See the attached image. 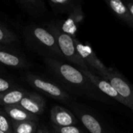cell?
<instances>
[{
	"label": "cell",
	"instance_id": "30bf717a",
	"mask_svg": "<svg viewBox=\"0 0 133 133\" xmlns=\"http://www.w3.org/2000/svg\"><path fill=\"white\" fill-rule=\"evenodd\" d=\"M50 119L53 125L59 127L74 125L78 123V119L70 111L57 105L52 108Z\"/></svg>",
	"mask_w": 133,
	"mask_h": 133
},
{
	"label": "cell",
	"instance_id": "ffe728a7",
	"mask_svg": "<svg viewBox=\"0 0 133 133\" xmlns=\"http://www.w3.org/2000/svg\"><path fill=\"white\" fill-rule=\"evenodd\" d=\"M0 130L5 133H14L11 120L4 110L0 108Z\"/></svg>",
	"mask_w": 133,
	"mask_h": 133
},
{
	"label": "cell",
	"instance_id": "6da1fadb",
	"mask_svg": "<svg viewBox=\"0 0 133 133\" xmlns=\"http://www.w3.org/2000/svg\"><path fill=\"white\" fill-rule=\"evenodd\" d=\"M44 62L49 71L71 90L89 98L98 101L105 99L101 92L82 73L79 68L51 58H45Z\"/></svg>",
	"mask_w": 133,
	"mask_h": 133
},
{
	"label": "cell",
	"instance_id": "7402d4cb",
	"mask_svg": "<svg viewBox=\"0 0 133 133\" xmlns=\"http://www.w3.org/2000/svg\"><path fill=\"white\" fill-rule=\"evenodd\" d=\"M13 88V84L11 81L0 77V94L5 93Z\"/></svg>",
	"mask_w": 133,
	"mask_h": 133
},
{
	"label": "cell",
	"instance_id": "484cf974",
	"mask_svg": "<svg viewBox=\"0 0 133 133\" xmlns=\"http://www.w3.org/2000/svg\"><path fill=\"white\" fill-rule=\"evenodd\" d=\"M0 133H5V132H2V131H1V130H0Z\"/></svg>",
	"mask_w": 133,
	"mask_h": 133
},
{
	"label": "cell",
	"instance_id": "3957f363",
	"mask_svg": "<svg viewBox=\"0 0 133 133\" xmlns=\"http://www.w3.org/2000/svg\"><path fill=\"white\" fill-rule=\"evenodd\" d=\"M46 28L55 37L58 47L65 60H67L68 62L77 65L78 68L89 70L88 65L85 63V62L82 60L77 51L74 37L62 31L56 23H49L47 24Z\"/></svg>",
	"mask_w": 133,
	"mask_h": 133
},
{
	"label": "cell",
	"instance_id": "7c38bea8",
	"mask_svg": "<svg viewBox=\"0 0 133 133\" xmlns=\"http://www.w3.org/2000/svg\"><path fill=\"white\" fill-rule=\"evenodd\" d=\"M84 19V14L81 5H77V7L69 13V16L67 18L65 21L62 23V25H59L56 23L60 29L64 33L69 34L72 37H75V33L78 30V27L79 24L82 22Z\"/></svg>",
	"mask_w": 133,
	"mask_h": 133
},
{
	"label": "cell",
	"instance_id": "d6986e66",
	"mask_svg": "<svg viewBox=\"0 0 133 133\" xmlns=\"http://www.w3.org/2000/svg\"><path fill=\"white\" fill-rule=\"evenodd\" d=\"M17 41V37L0 23V44H9Z\"/></svg>",
	"mask_w": 133,
	"mask_h": 133
},
{
	"label": "cell",
	"instance_id": "ba28073f",
	"mask_svg": "<svg viewBox=\"0 0 133 133\" xmlns=\"http://www.w3.org/2000/svg\"><path fill=\"white\" fill-rule=\"evenodd\" d=\"M0 65L9 68H25L28 65L26 58L19 52L0 44Z\"/></svg>",
	"mask_w": 133,
	"mask_h": 133
},
{
	"label": "cell",
	"instance_id": "2e32d148",
	"mask_svg": "<svg viewBox=\"0 0 133 133\" xmlns=\"http://www.w3.org/2000/svg\"><path fill=\"white\" fill-rule=\"evenodd\" d=\"M28 93L22 89L13 88L5 93L0 94V106H14L18 105L21 100Z\"/></svg>",
	"mask_w": 133,
	"mask_h": 133
},
{
	"label": "cell",
	"instance_id": "277c9868",
	"mask_svg": "<svg viewBox=\"0 0 133 133\" xmlns=\"http://www.w3.org/2000/svg\"><path fill=\"white\" fill-rule=\"evenodd\" d=\"M26 80L33 88L56 101L63 103H69L72 101L71 96L65 90L56 83L46 80L40 76L28 74L26 76Z\"/></svg>",
	"mask_w": 133,
	"mask_h": 133
},
{
	"label": "cell",
	"instance_id": "4fadbf2b",
	"mask_svg": "<svg viewBox=\"0 0 133 133\" xmlns=\"http://www.w3.org/2000/svg\"><path fill=\"white\" fill-rule=\"evenodd\" d=\"M106 2L120 19L133 29V16L126 5L120 0H109L106 1Z\"/></svg>",
	"mask_w": 133,
	"mask_h": 133
},
{
	"label": "cell",
	"instance_id": "9a60e30c",
	"mask_svg": "<svg viewBox=\"0 0 133 133\" xmlns=\"http://www.w3.org/2000/svg\"><path fill=\"white\" fill-rule=\"evenodd\" d=\"M20 6L33 17H40L46 12V6L42 0H16Z\"/></svg>",
	"mask_w": 133,
	"mask_h": 133
},
{
	"label": "cell",
	"instance_id": "4316f807",
	"mask_svg": "<svg viewBox=\"0 0 133 133\" xmlns=\"http://www.w3.org/2000/svg\"><path fill=\"white\" fill-rule=\"evenodd\" d=\"M132 110H133V109H132Z\"/></svg>",
	"mask_w": 133,
	"mask_h": 133
},
{
	"label": "cell",
	"instance_id": "7a4b0ae2",
	"mask_svg": "<svg viewBox=\"0 0 133 133\" xmlns=\"http://www.w3.org/2000/svg\"><path fill=\"white\" fill-rule=\"evenodd\" d=\"M27 44L45 58L64 59L55 37L47 29L38 25H31L24 30Z\"/></svg>",
	"mask_w": 133,
	"mask_h": 133
},
{
	"label": "cell",
	"instance_id": "e0dca14e",
	"mask_svg": "<svg viewBox=\"0 0 133 133\" xmlns=\"http://www.w3.org/2000/svg\"><path fill=\"white\" fill-rule=\"evenodd\" d=\"M49 4L56 14H69L77 7L74 0H49Z\"/></svg>",
	"mask_w": 133,
	"mask_h": 133
},
{
	"label": "cell",
	"instance_id": "ac0fdd59",
	"mask_svg": "<svg viewBox=\"0 0 133 133\" xmlns=\"http://www.w3.org/2000/svg\"><path fill=\"white\" fill-rule=\"evenodd\" d=\"M13 129L14 133H36L38 130L37 122L27 121L15 122H13Z\"/></svg>",
	"mask_w": 133,
	"mask_h": 133
},
{
	"label": "cell",
	"instance_id": "603a6c76",
	"mask_svg": "<svg viewBox=\"0 0 133 133\" xmlns=\"http://www.w3.org/2000/svg\"><path fill=\"white\" fill-rule=\"evenodd\" d=\"M126 5H127V7L129 8V11L131 12L132 15L133 16V2H128V3H127Z\"/></svg>",
	"mask_w": 133,
	"mask_h": 133
},
{
	"label": "cell",
	"instance_id": "d4e9b609",
	"mask_svg": "<svg viewBox=\"0 0 133 133\" xmlns=\"http://www.w3.org/2000/svg\"><path fill=\"white\" fill-rule=\"evenodd\" d=\"M50 132H51V133H58L57 132H56V131H55L54 129H51V131H50Z\"/></svg>",
	"mask_w": 133,
	"mask_h": 133
},
{
	"label": "cell",
	"instance_id": "52a82bcc",
	"mask_svg": "<svg viewBox=\"0 0 133 133\" xmlns=\"http://www.w3.org/2000/svg\"><path fill=\"white\" fill-rule=\"evenodd\" d=\"M79 69H81L82 73L92 82V83L101 93H103L107 96L116 100L117 101H118L121 104H124L125 106L128 107L126 101L118 94V92L114 90V88L111 86V84L107 80L104 79L100 76L94 73L93 72H92L89 69H82V68H79Z\"/></svg>",
	"mask_w": 133,
	"mask_h": 133
},
{
	"label": "cell",
	"instance_id": "44dd1931",
	"mask_svg": "<svg viewBox=\"0 0 133 133\" xmlns=\"http://www.w3.org/2000/svg\"><path fill=\"white\" fill-rule=\"evenodd\" d=\"M52 129L58 133H85L82 129L75 125H70L65 127H59L52 124Z\"/></svg>",
	"mask_w": 133,
	"mask_h": 133
},
{
	"label": "cell",
	"instance_id": "5b68a950",
	"mask_svg": "<svg viewBox=\"0 0 133 133\" xmlns=\"http://www.w3.org/2000/svg\"><path fill=\"white\" fill-rule=\"evenodd\" d=\"M107 80L118 94L126 101L128 108L133 109V87L115 69L108 68L103 72L96 73Z\"/></svg>",
	"mask_w": 133,
	"mask_h": 133
},
{
	"label": "cell",
	"instance_id": "8992f818",
	"mask_svg": "<svg viewBox=\"0 0 133 133\" xmlns=\"http://www.w3.org/2000/svg\"><path fill=\"white\" fill-rule=\"evenodd\" d=\"M76 49L82 60L88 65L90 71L94 73H99L104 72L107 67L103 65V63L98 58L95 51L92 49L89 45L84 44L76 37H74Z\"/></svg>",
	"mask_w": 133,
	"mask_h": 133
},
{
	"label": "cell",
	"instance_id": "8fae6325",
	"mask_svg": "<svg viewBox=\"0 0 133 133\" xmlns=\"http://www.w3.org/2000/svg\"><path fill=\"white\" fill-rule=\"evenodd\" d=\"M73 110L75 111L78 118L81 120L83 125L89 133H111L91 113L77 108L76 107H73Z\"/></svg>",
	"mask_w": 133,
	"mask_h": 133
},
{
	"label": "cell",
	"instance_id": "5bb4252c",
	"mask_svg": "<svg viewBox=\"0 0 133 133\" xmlns=\"http://www.w3.org/2000/svg\"><path fill=\"white\" fill-rule=\"evenodd\" d=\"M4 111L12 122H20L27 121H38V116L27 112L18 105L4 107Z\"/></svg>",
	"mask_w": 133,
	"mask_h": 133
},
{
	"label": "cell",
	"instance_id": "cb8c5ba5",
	"mask_svg": "<svg viewBox=\"0 0 133 133\" xmlns=\"http://www.w3.org/2000/svg\"><path fill=\"white\" fill-rule=\"evenodd\" d=\"M42 129H43V132H44V133H51L50 130H49L46 126H43V127H42Z\"/></svg>",
	"mask_w": 133,
	"mask_h": 133
},
{
	"label": "cell",
	"instance_id": "9c48e42d",
	"mask_svg": "<svg viewBox=\"0 0 133 133\" xmlns=\"http://www.w3.org/2000/svg\"><path fill=\"white\" fill-rule=\"evenodd\" d=\"M18 106L27 112L38 116L44 112L45 101L41 95L35 93H28L21 100Z\"/></svg>",
	"mask_w": 133,
	"mask_h": 133
}]
</instances>
